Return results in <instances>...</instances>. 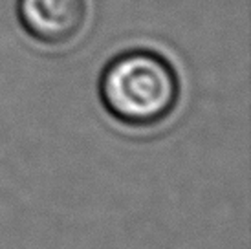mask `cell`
I'll return each instance as SVG.
<instances>
[{
    "label": "cell",
    "instance_id": "6da1fadb",
    "mask_svg": "<svg viewBox=\"0 0 251 249\" xmlns=\"http://www.w3.org/2000/svg\"><path fill=\"white\" fill-rule=\"evenodd\" d=\"M103 108L128 128H152L180 104L181 81L175 64L154 50L134 48L106 62L98 81Z\"/></svg>",
    "mask_w": 251,
    "mask_h": 249
},
{
    "label": "cell",
    "instance_id": "7a4b0ae2",
    "mask_svg": "<svg viewBox=\"0 0 251 249\" xmlns=\"http://www.w3.org/2000/svg\"><path fill=\"white\" fill-rule=\"evenodd\" d=\"M17 19L35 42L61 48L83 33L88 4L86 0H17Z\"/></svg>",
    "mask_w": 251,
    "mask_h": 249
}]
</instances>
